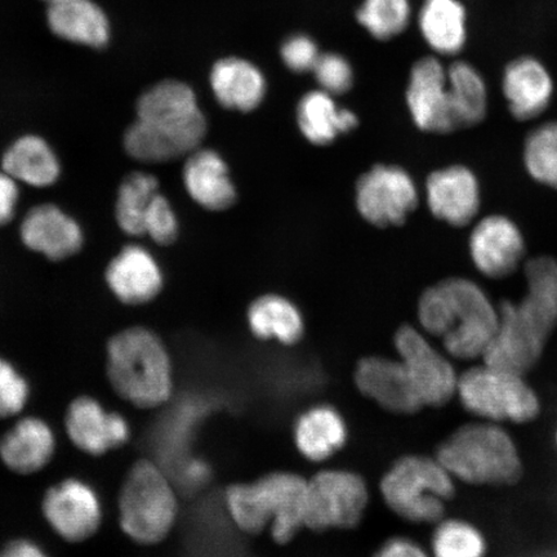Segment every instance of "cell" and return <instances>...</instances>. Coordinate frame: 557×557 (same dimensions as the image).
I'll use <instances>...</instances> for the list:
<instances>
[{
  "label": "cell",
  "mask_w": 557,
  "mask_h": 557,
  "mask_svg": "<svg viewBox=\"0 0 557 557\" xmlns=\"http://www.w3.org/2000/svg\"><path fill=\"white\" fill-rule=\"evenodd\" d=\"M136 114L124 132L123 149L139 163H164L191 154L206 136V117L185 83L164 81L145 90Z\"/></svg>",
  "instance_id": "cell-1"
},
{
  "label": "cell",
  "mask_w": 557,
  "mask_h": 557,
  "mask_svg": "<svg viewBox=\"0 0 557 557\" xmlns=\"http://www.w3.org/2000/svg\"><path fill=\"white\" fill-rule=\"evenodd\" d=\"M435 457L457 483L472 486L513 485L524 473L519 445L499 423L461 424L444 437Z\"/></svg>",
  "instance_id": "cell-2"
},
{
  "label": "cell",
  "mask_w": 557,
  "mask_h": 557,
  "mask_svg": "<svg viewBox=\"0 0 557 557\" xmlns=\"http://www.w3.org/2000/svg\"><path fill=\"white\" fill-rule=\"evenodd\" d=\"M107 371L115 393L136 407L156 408L171 398L170 354L162 339L144 326H132L109 339Z\"/></svg>",
  "instance_id": "cell-3"
},
{
  "label": "cell",
  "mask_w": 557,
  "mask_h": 557,
  "mask_svg": "<svg viewBox=\"0 0 557 557\" xmlns=\"http://www.w3.org/2000/svg\"><path fill=\"white\" fill-rule=\"evenodd\" d=\"M308 482L296 473L275 472L252 484L228 487L230 517L243 532L257 534L271 524L277 543H287L305 525Z\"/></svg>",
  "instance_id": "cell-4"
},
{
  "label": "cell",
  "mask_w": 557,
  "mask_h": 557,
  "mask_svg": "<svg viewBox=\"0 0 557 557\" xmlns=\"http://www.w3.org/2000/svg\"><path fill=\"white\" fill-rule=\"evenodd\" d=\"M456 399L473 420L527 424L537 420L542 401L527 375L490 364L459 373Z\"/></svg>",
  "instance_id": "cell-5"
},
{
  "label": "cell",
  "mask_w": 557,
  "mask_h": 557,
  "mask_svg": "<svg viewBox=\"0 0 557 557\" xmlns=\"http://www.w3.org/2000/svg\"><path fill=\"white\" fill-rule=\"evenodd\" d=\"M457 492V482L436 457H401L381 482L386 505L414 524H436L445 517Z\"/></svg>",
  "instance_id": "cell-6"
},
{
  "label": "cell",
  "mask_w": 557,
  "mask_h": 557,
  "mask_svg": "<svg viewBox=\"0 0 557 557\" xmlns=\"http://www.w3.org/2000/svg\"><path fill=\"white\" fill-rule=\"evenodd\" d=\"M177 499L165 473L150 461H139L124 480L120 497L123 532L139 545H156L171 532Z\"/></svg>",
  "instance_id": "cell-7"
},
{
  "label": "cell",
  "mask_w": 557,
  "mask_h": 557,
  "mask_svg": "<svg viewBox=\"0 0 557 557\" xmlns=\"http://www.w3.org/2000/svg\"><path fill=\"white\" fill-rule=\"evenodd\" d=\"M450 302V329L442 338L453 360H483L499 323L498 306L468 277L444 278Z\"/></svg>",
  "instance_id": "cell-8"
},
{
  "label": "cell",
  "mask_w": 557,
  "mask_h": 557,
  "mask_svg": "<svg viewBox=\"0 0 557 557\" xmlns=\"http://www.w3.org/2000/svg\"><path fill=\"white\" fill-rule=\"evenodd\" d=\"M394 344L423 408H443L456 399L459 373L447 352L410 325L396 332Z\"/></svg>",
  "instance_id": "cell-9"
},
{
  "label": "cell",
  "mask_w": 557,
  "mask_h": 557,
  "mask_svg": "<svg viewBox=\"0 0 557 557\" xmlns=\"http://www.w3.org/2000/svg\"><path fill=\"white\" fill-rule=\"evenodd\" d=\"M368 504V487L357 473L324 471L308 483L305 525L313 531L354 528L359 524Z\"/></svg>",
  "instance_id": "cell-10"
},
{
  "label": "cell",
  "mask_w": 557,
  "mask_h": 557,
  "mask_svg": "<svg viewBox=\"0 0 557 557\" xmlns=\"http://www.w3.org/2000/svg\"><path fill=\"white\" fill-rule=\"evenodd\" d=\"M498 310L496 336L487 347L483 361L492 367L527 375L545 352L549 334L527 315L518 302H500Z\"/></svg>",
  "instance_id": "cell-11"
},
{
  "label": "cell",
  "mask_w": 557,
  "mask_h": 557,
  "mask_svg": "<svg viewBox=\"0 0 557 557\" xmlns=\"http://www.w3.org/2000/svg\"><path fill=\"white\" fill-rule=\"evenodd\" d=\"M357 205L372 225L399 226L418 206L417 186L400 166L377 165L360 177Z\"/></svg>",
  "instance_id": "cell-12"
},
{
  "label": "cell",
  "mask_w": 557,
  "mask_h": 557,
  "mask_svg": "<svg viewBox=\"0 0 557 557\" xmlns=\"http://www.w3.org/2000/svg\"><path fill=\"white\" fill-rule=\"evenodd\" d=\"M407 104L418 128L448 135L459 131L448 82L447 66L437 55H426L410 70Z\"/></svg>",
  "instance_id": "cell-13"
},
{
  "label": "cell",
  "mask_w": 557,
  "mask_h": 557,
  "mask_svg": "<svg viewBox=\"0 0 557 557\" xmlns=\"http://www.w3.org/2000/svg\"><path fill=\"white\" fill-rule=\"evenodd\" d=\"M18 238L30 252L51 262L73 259L86 243L81 222L54 203L32 207L20 222Z\"/></svg>",
  "instance_id": "cell-14"
},
{
  "label": "cell",
  "mask_w": 557,
  "mask_h": 557,
  "mask_svg": "<svg viewBox=\"0 0 557 557\" xmlns=\"http://www.w3.org/2000/svg\"><path fill=\"white\" fill-rule=\"evenodd\" d=\"M41 510L53 531L69 542L92 537L102 521L99 494L79 479H67L46 493Z\"/></svg>",
  "instance_id": "cell-15"
},
{
  "label": "cell",
  "mask_w": 557,
  "mask_h": 557,
  "mask_svg": "<svg viewBox=\"0 0 557 557\" xmlns=\"http://www.w3.org/2000/svg\"><path fill=\"white\" fill-rule=\"evenodd\" d=\"M525 249L524 235L506 215H487L470 234L471 261L480 273L491 278L513 274L524 260Z\"/></svg>",
  "instance_id": "cell-16"
},
{
  "label": "cell",
  "mask_w": 557,
  "mask_h": 557,
  "mask_svg": "<svg viewBox=\"0 0 557 557\" xmlns=\"http://www.w3.org/2000/svg\"><path fill=\"white\" fill-rule=\"evenodd\" d=\"M103 277L110 294L127 306L151 302L162 292L164 284L156 257L135 243L127 244L111 257Z\"/></svg>",
  "instance_id": "cell-17"
},
{
  "label": "cell",
  "mask_w": 557,
  "mask_h": 557,
  "mask_svg": "<svg viewBox=\"0 0 557 557\" xmlns=\"http://www.w3.org/2000/svg\"><path fill=\"white\" fill-rule=\"evenodd\" d=\"M426 200L434 218L453 227L471 224L482 206L476 174L466 165H449L430 174Z\"/></svg>",
  "instance_id": "cell-18"
},
{
  "label": "cell",
  "mask_w": 557,
  "mask_h": 557,
  "mask_svg": "<svg viewBox=\"0 0 557 557\" xmlns=\"http://www.w3.org/2000/svg\"><path fill=\"white\" fill-rule=\"evenodd\" d=\"M65 426L70 441L89 456L107 455L123 447L131 436L129 424L123 416L110 412L89 396L70 404Z\"/></svg>",
  "instance_id": "cell-19"
},
{
  "label": "cell",
  "mask_w": 557,
  "mask_h": 557,
  "mask_svg": "<svg viewBox=\"0 0 557 557\" xmlns=\"http://www.w3.org/2000/svg\"><path fill=\"white\" fill-rule=\"evenodd\" d=\"M554 92L552 73L534 55H520L505 67L503 94L515 120L533 121L545 113Z\"/></svg>",
  "instance_id": "cell-20"
},
{
  "label": "cell",
  "mask_w": 557,
  "mask_h": 557,
  "mask_svg": "<svg viewBox=\"0 0 557 557\" xmlns=\"http://www.w3.org/2000/svg\"><path fill=\"white\" fill-rule=\"evenodd\" d=\"M355 381L361 393L389 412L413 414L423 408L400 360L381 357L360 360Z\"/></svg>",
  "instance_id": "cell-21"
},
{
  "label": "cell",
  "mask_w": 557,
  "mask_h": 557,
  "mask_svg": "<svg viewBox=\"0 0 557 557\" xmlns=\"http://www.w3.org/2000/svg\"><path fill=\"white\" fill-rule=\"evenodd\" d=\"M0 170L20 186L50 189L62 176V163L53 146L44 136L21 135L7 146L0 158Z\"/></svg>",
  "instance_id": "cell-22"
},
{
  "label": "cell",
  "mask_w": 557,
  "mask_h": 557,
  "mask_svg": "<svg viewBox=\"0 0 557 557\" xmlns=\"http://www.w3.org/2000/svg\"><path fill=\"white\" fill-rule=\"evenodd\" d=\"M55 436L50 424L26 417L0 441V458L12 471L29 475L45 469L54 455Z\"/></svg>",
  "instance_id": "cell-23"
},
{
  "label": "cell",
  "mask_w": 557,
  "mask_h": 557,
  "mask_svg": "<svg viewBox=\"0 0 557 557\" xmlns=\"http://www.w3.org/2000/svg\"><path fill=\"white\" fill-rule=\"evenodd\" d=\"M468 10L461 0H423L418 27L430 50L441 58H456L469 38Z\"/></svg>",
  "instance_id": "cell-24"
},
{
  "label": "cell",
  "mask_w": 557,
  "mask_h": 557,
  "mask_svg": "<svg viewBox=\"0 0 557 557\" xmlns=\"http://www.w3.org/2000/svg\"><path fill=\"white\" fill-rule=\"evenodd\" d=\"M187 193L198 205L222 211L234 205L236 191L227 165L212 150L193 151L184 169Z\"/></svg>",
  "instance_id": "cell-25"
},
{
  "label": "cell",
  "mask_w": 557,
  "mask_h": 557,
  "mask_svg": "<svg viewBox=\"0 0 557 557\" xmlns=\"http://www.w3.org/2000/svg\"><path fill=\"white\" fill-rule=\"evenodd\" d=\"M47 21L53 34L72 44L92 48H103L109 44L107 13L92 0H64L50 4Z\"/></svg>",
  "instance_id": "cell-26"
},
{
  "label": "cell",
  "mask_w": 557,
  "mask_h": 557,
  "mask_svg": "<svg viewBox=\"0 0 557 557\" xmlns=\"http://www.w3.org/2000/svg\"><path fill=\"white\" fill-rule=\"evenodd\" d=\"M211 86L222 107L240 111L259 108L267 94V81L260 69L238 58L215 62Z\"/></svg>",
  "instance_id": "cell-27"
},
{
  "label": "cell",
  "mask_w": 557,
  "mask_h": 557,
  "mask_svg": "<svg viewBox=\"0 0 557 557\" xmlns=\"http://www.w3.org/2000/svg\"><path fill=\"white\" fill-rule=\"evenodd\" d=\"M346 438L344 418L329 406L311 408L296 422L297 448L312 462H322L332 457L344 447Z\"/></svg>",
  "instance_id": "cell-28"
},
{
  "label": "cell",
  "mask_w": 557,
  "mask_h": 557,
  "mask_svg": "<svg viewBox=\"0 0 557 557\" xmlns=\"http://www.w3.org/2000/svg\"><path fill=\"white\" fill-rule=\"evenodd\" d=\"M297 117L304 136L315 145H329L358 125L357 115L350 110L338 109L332 95L324 90L305 95L298 103Z\"/></svg>",
  "instance_id": "cell-29"
},
{
  "label": "cell",
  "mask_w": 557,
  "mask_h": 557,
  "mask_svg": "<svg viewBox=\"0 0 557 557\" xmlns=\"http://www.w3.org/2000/svg\"><path fill=\"white\" fill-rule=\"evenodd\" d=\"M447 72L458 129L475 127L487 114V87L482 73L465 60L453 61Z\"/></svg>",
  "instance_id": "cell-30"
},
{
  "label": "cell",
  "mask_w": 557,
  "mask_h": 557,
  "mask_svg": "<svg viewBox=\"0 0 557 557\" xmlns=\"http://www.w3.org/2000/svg\"><path fill=\"white\" fill-rule=\"evenodd\" d=\"M250 331L257 338L294 345L304 334V320L296 306L278 296H264L250 305Z\"/></svg>",
  "instance_id": "cell-31"
},
{
  "label": "cell",
  "mask_w": 557,
  "mask_h": 557,
  "mask_svg": "<svg viewBox=\"0 0 557 557\" xmlns=\"http://www.w3.org/2000/svg\"><path fill=\"white\" fill-rule=\"evenodd\" d=\"M527 294L520 305L552 333L557 326V260L534 257L525 263Z\"/></svg>",
  "instance_id": "cell-32"
},
{
  "label": "cell",
  "mask_w": 557,
  "mask_h": 557,
  "mask_svg": "<svg viewBox=\"0 0 557 557\" xmlns=\"http://www.w3.org/2000/svg\"><path fill=\"white\" fill-rule=\"evenodd\" d=\"M158 193L154 174L136 171L122 180L114 201V220L123 234L132 238L144 236L145 215Z\"/></svg>",
  "instance_id": "cell-33"
},
{
  "label": "cell",
  "mask_w": 557,
  "mask_h": 557,
  "mask_svg": "<svg viewBox=\"0 0 557 557\" xmlns=\"http://www.w3.org/2000/svg\"><path fill=\"white\" fill-rule=\"evenodd\" d=\"M431 534V557H486L487 540L482 529L462 518H443Z\"/></svg>",
  "instance_id": "cell-34"
},
{
  "label": "cell",
  "mask_w": 557,
  "mask_h": 557,
  "mask_svg": "<svg viewBox=\"0 0 557 557\" xmlns=\"http://www.w3.org/2000/svg\"><path fill=\"white\" fill-rule=\"evenodd\" d=\"M522 159L529 176L557 190V122L542 124L528 135Z\"/></svg>",
  "instance_id": "cell-35"
},
{
  "label": "cell",
  "mask_w": 557,
  "mask_h": 557,
  "mask_svg": "<svg viewBox=\"0 0 557 557\" xmlns=\"http://www.w3.org/2000/svg\"><path fill=\"white\" fill-rule=\"evenodd\" d=\"M412 7L409 0H364L358 21L379 40H388L406 32Z\"/></svg>",
  "instance_id": "cell-36"
},
{
  "label": "cell",
  "mask_w": 557,
  "mask_h": 557,
  "mask_svg": "<svg viewBox=\"0 0 557 557\" xmlns=\"http://www.w3.org/2000/svg\"><path fill=\"white\" fill-rule=\"evenodd\" d=\"M30 387L11 361L0 358V418L23 412L29 401Z\"/></svg>",
  "instance_id": "cell-37"
},
{
  "label": "cell",
  "mask_w": 557,
  "mask_h": 557,
  "mask_svg": "<svg viewBox=\"0 0 557 557\" xmlns=\"http://www.w3.org/2000/svg\"><path fill=\"white\" fill-rule=\"evenodd\" d=\"M144 235L149 236L159 246H170L177 239L178 221L176 213H174L170 200L160 191L152 199L148 212H146Z\"/></svg>",
  "instance_id": "cell-38"
},
{
  "label": "cell",
  "mask_w": 557,
  "mask_h": 557,
  "mask_svg": "<svg viewBox=\"0 0 557 557\" xmlns=\"http://www.w3.org/2000/svg\"><path fill=\"white\" fill-rule=\"evenodd\" d=\"M312 72L326 94L343 95L352 86V67L343 55L336 53L320 54Z\"/></svg>",
  "instance_id": "cell-39"
},
{
  "label": "cell",
  "mask_w": 557,
  "mask_h": 557,
  "mask_svg": "<svg viewBox=\"0 0 557 557\" xmlns=\"http://www.w3.org/2000/svg\"><path fill=\"white\" fill-rule=\"evenodd\" d=\"M319 55L315 41L305 35L289 38L282 47L284 64L295 73L310 72L315 66Z\"/></svg>",
  "instance_id": "cell-40"
},
{
  "label": "cell",
  "mask_w": 557,
  "mask_h": 557,
  "mask_svg": "<svg viewBox=\"0 0 557 557\" xmlns=\"http://www.w3.org/2000/svg\"><path fill=\"white\" fill-rule=\"evenodd\" d=\"M21 199L20 185L10 174L0 170V228L16 219Z\"/></svg>",
  "instance_id": "cell-41"
},
{
  "label": "cell",
  "mask_w": 557,
  "mask_h": 557,
  "mask_svg": "<svg viewBox=\"0 0 557 557\" xmlns=\"http://www.w3.org/2000/svg\"><path fill=\"white\" fill-rule=\"evenodd\" d=\"M374 557H431L420 543L407 537H394L383 543Z\"/></svg>",
  "instance_id": "cell-42"
},
{
  "label": "cell",
  "mask_w": 557,
  "mask_h": 557,
  "mask_svg": "<svg viewBox=\"0 0 557 557\" xmlns=\"http://www.w3.org/2000/svg\"><path fill=\"white\" fill-rule=\"evenodd\" d=\"M2 557H50L34 542L17 540L3 549Z\"/></svg>",
  "instance_id": "cell-43"
},
{
  "label": "cell",
  "mask_w": 557,
  "mask_h": 557,
  "mask_svg": "<svg viewBox=\"0 0 557 557\" xmlns=\"http://www.w3.org/2000/svg\"><path fill=\"white\" fill-rule=\"evenodd\" d=\"M186 473L193 482H203L207 476V468L205 463L194 462L187 468Z\"/></svg>",
  "instance_id": "cell-44"
},
{
  "label": "cell",
  "mask_w": 557,
  "mask_h": 557,
  "mask_svg": "<svg viewBox=\"0 0 557 557\" xmlns=\"http://www.w3.org/2000/svg\"><path fill=\"white\" fill-rule=\"evenodd\" d=\"M45 2H47L48 4H54V3L64 2V0H45Z\"/></svg>",
  "instance_id": "cell-45"
},
{
  "label": "cell",
  "mask_w": 557,
  "mask_h": 557,
  "mask_svg": "<svg viewBox=\"0 0 557 557\" xmlns=\"http://www.w3.org/2000/svg\"><path fill=\"white\" fill-rule=\"evenodd\" d=\"M554 442H555V445L557 447V426H556V430H555V433H554Z\"/></svg>",
  "instance_id": "cell-46"
},
{
  "label": "cell",
  "mask_w": 557,
  "mask_h": 557,
  "mask_svg": "<svg viewBox=\"0 0 557 557\" xmlns=\"http://www.w3.org/2000/svg\"><path fill=\"white\" fill-rule=\"evenodd\" d=\"M540 557H557V556H554V555H546V556H540Z\"/></svg>",
  "instance_id": "cell-47"
},
{
  "label": "cell",
  "mask_w": 557,
  "mask_h": 557,
  "mask_svg": "<svg viewBox=\"0 0 557 557\" xmlns=\"http://www.w3.org/2000/svg\"><path fill=\"white\" fill-rule=\"evenodd\" d=\"M0 557H2V556H0Z\"/></svg>",
  "instance_id": "cell-48"
}]
</instances>
